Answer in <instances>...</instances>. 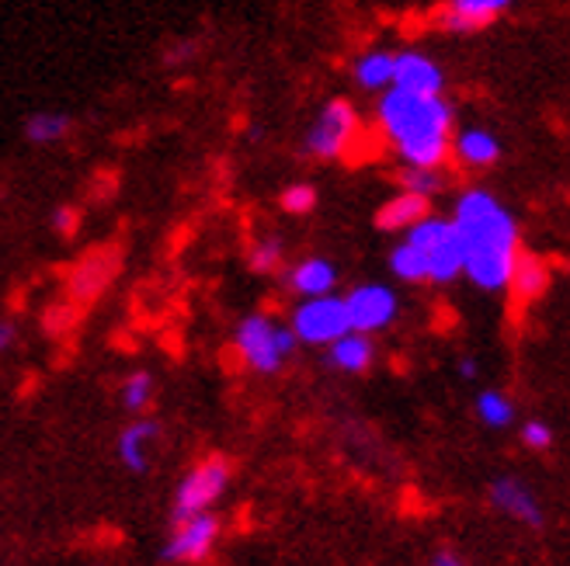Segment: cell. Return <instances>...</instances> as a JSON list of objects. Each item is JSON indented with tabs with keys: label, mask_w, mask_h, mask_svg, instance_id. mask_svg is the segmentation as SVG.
Instances as JSON below:
<instances>
[{
	"label": "cell",
	"mask_w": 570,
	"mask_h": 566,
	"mask_svg": "<svg viewBox=\"0 0 570 566\" xmlns=\"http://www.w3.org/2000/svg\"><path fill=\"white\" fill-rule=\"evenodd\" d=\"M452 226L463 240V275L480 292H504L522 254L519 222L488 188H466L452 206Z\"/></svg>",
	"instance_id": "6da1fadb"
},
{
	"label": "cell",
	"mask_w": 570,
	"mask_h": 566,
	"mask_svg": "<svg viewBox=\"0 0 570 566\" xmlns=\"http://www.w3.org/2000/svg\"><path fill=\"white\" fill-rule=\"evenodd\" d=\"M376 122L386 143L404 160V167H424V171H442L452 157L455 136V108L445 95L421 98L407 91H383L376 105Z\"/></svg>",
	"instance_id": "7a4b0ae2"
},
{
	"label": "cell",
	"mask_w": 570,
	"mask_h": 566,
	"mask_svg": "<svg viewBox=\"0 0 570 566\" xmlns=\"http://www.w3.org/2000/svg\"><path fill=\"white\" fill-rule=\"evenodd\" d=\"M296 334L289 330V324H275L268 314H250L237 324L234 334V348L237 358L247 365L250 373L262 376H275L282 373V365L293 358L296 351Z\"/></svg>",
	"instance_id": "3957f363"
},
{
	"label": "cell",
	"mask_w": 570,
	"mask_h": 566,
	"mask_svg": "<svg viewBox=\"0 0 570 566\" xmlns=\"http://www.w3.org/2000/svg\"><path fill=\"white\" fill-rule=\"evenodd\" d=\"M404 240L421 250V258L428 265V286H452V281L463 275L466 250H463L460 234H455L452 219L428 216L414 230L404 234Z\"/></svg>",
	"instance_id": "277c9868"
},
{
	"label": "cell",
	"mask_w": 570,
	"mask_h": 566,
	"mask_svg": "<svg viewBox=\"0 0 570 566\" xmlns=\"http://www.w3.org/2000/svg\"><path fill=\"white\" fill-rule=\"evenodd\" d=\"M230 459L226 456H206L203 463H195L175 490V507H170V525L209 515V507L226 494L230 487Z\"/></svg>",
	"instance_id": "5b68a950"
},
{
	"label": "cell",
	"mask_w": 570,
	"mask_h": 566,
	"mask_svg": "<svg viewBox=\"0 0 570 566\" xmlns=\"http://www.w3.org/2000/svg\"><path fill=\"white\" fill-rule=\"evenodd\" d=\"M358 136H362L358 111L352 108V101L334 98L321 108V116L313 119V126L306 129L303 150L317 160H341V157L352 153Z\"/></svg>",
	"instance_id": "8992f818"
},
{
	"label": "cell",
	"mask_w": 570,
	"mask_h": 566,
	"mask_svg": "<svg viewBox=\"0 0 570 566\" xmlns=\"http://www.w3.org/2000/svg\"><path fill=\"white\" fill-rule=\"evenodd\" d=\"M289 330L296 334L299 345H317V348H331L334 341H341L352 324H348V309H345V296H317V299H303L293 309Z\"/></svg>",
	"instance_id": "52a82bcc"
},
{
	"label": "cell",
	"mask_w": 570,
	"mask_h": 566,
	"mask_svg": "<svg viewBox=\"0 0 570 566\" xmlns=\"http://www.w3.org/2000/svg\"><path fill=\"white\" fill-rule=\"evenodd\" d=\"M345 309H348L352 330L373 337L396 320V314H401V299H396V292L390 286H383V281H365V286H355L345 296Z\"/></svg>",
	"instance_id": "ba28073f"
},
{
	"label": "cell",
	"mask_w": 570,
	"mask_h": 566,
	"mask_svg": "<svg viewBox=\"0 0 570 566\" xmlns=\"http://www.w3.org/2000/svg\"><path fill=\"white\" fill-rule=\"evenodd\" d=\"M488 500L498 507V512L511 522H519L525 528H543L547 525V512L539 504L535 490L519 476H498L488 487Z\"/></svg>",
	"instance_id": "9c48e42d"
},
{
	"label": "cell",
	"mask_w": 570,
	"mask_h": 566,
	"mask_svg": "<svg viewBox=\"0 0 570 566\" xmlns=\"http://www.w3.org/2000/svg\"><path fill=\"white\" fill-rule=\"evenodd\" d=\"M515 0H445L435 14V24L449 36H473L491 28Z\"/></svg>",
	"instance_id": "30bf717a"
},
{
	"label": "cell",
	"mask_w": 570,
	"mask_h": 566,
	"mask_svg": "<svg viewBox=\"0 0 570 566\" xmlns=\"http://www.w3.org/2000/svg\"><path fill=\"white\" fill-rule=\"evenodd\" d=\"M219 539V518L198 515L188 522H178L170 528V539L164 546V559L170 563H203Z\"/></svg>",
	"instance_id": "8fae6325"
},
{
	"label": "cell",
	"mask_w": 570,
	"mask_h": 566,
	"mask_svg": "<svg viewBox=\"0 0 570 566\" xmlns=\"http://www.w3.org/2000/svg\"><path fill=\"white\" fill-rule=\"evenodd\" d=\"M393 88L421 95V98H439L445 95V70L417 49L396 52V67H393Z\"/></svg>",
	"instance_id": "7c38bea8"
},
{
	"label": "cell",
	"mask_w": 570,
	"mask_h": 566,
	"mask_svg": "<svg viewBox=\"0 0 570 566\" xmlns=\"http://www.w3.org/2000/svg\"><path fill=\"white\" fill-rule=\"evenodd\" d=\"M501 153H504L501 139L483 126H463L452 136V157L463 167H470V171H488V167L501 160Z\"/></svg>",
	"instance_id": "4fadbf2b"
},
{
	"label": "cell",
	"mask_w": 570,
	"mask_h": 566,
	"mask_svg": "<svg viewBox=\"0 0 570 566\" xmlns=\"http://www.w3.org/2000/svg\"><path fill=\"white\" fill-rule=\"evenodd\" d=\"M432 216V202L421 195H411V191H396L393 198L380 206L376 212V226L383 234H407L421 219Z\"/></svg>",
	"instance_id": "5bb4252c"
},
{
	"label": "cell",
	"mask_w": 570,
	"mask_h": 566,
	"mask_svg": "<svg viewBox=\"0 0 570 566\" xmlns=\"http://www.w3.org/2000/svg\"><path fill=\"white\" fill-rule=\"evenodd\" d=\"M116 271H119V261H116V254H111V250L91 254V258H83V261L73 268V275H70V296L80 299V302L95 299V296L108 286L111 275H116Z\"/></svg>",
	"instance_id": "9a60e30c"
},
{
	"label": "cell",
	"mask_w": 570,
	"mask_h": 566,
	"mask_svg": "<svg viewBox=\"0 0 570 566\" xmlns=\"http://www.w3.org/2000/svg\"><path fill=\"white\" fill-rule=\"evenodd\" d=\"M289 281V289L299 296V299H317V296H334V286H337V268L327 261V258H303L299 265L289 268L285 275Z\"/></svg>",
	"instance_id": "2e32d148"
},
{
	"label": "cell",
	"mask_w": 570,
	"mask_h": 566,
	"mask_svg": "<svg viewBox=\"0 0 570 566\" xmlns=\"http://www.w3.org/2000/svg\"><path fill=\"white\" fill-rule=\"evenodd\" d=\"M327 361L334 365L337 373H348V376H362L373 369V361H376V345H373V337H365V334H355L348 330L341 341H334L327 348Z\"/></svg>",
	"instance_id": "e0dca14e"
},
{
	"label": "cell",
	"mask_w": 570,
	"mask_h": 566,
	"mask_svg": "<svg viewBox=\"0 0 570 566\" xmlns=\"http://www.w3.org/2000/svg\"><path fill=\"white\" fill-rule=\"evenodd\" d=\"M550 281H553V275H550V265L543 258H535V254H519L508 289H511V296H515V302H532L550 289Z\"/></svg>",
	"instance_id": "ac0fdd59"
},
{
	"label": "cell",
	"mask_w": 570,
	"mask_h": 566,
	"mask_svg": "<svg viewBox=\"0 0 570 566\" xmlns=\"http://www.w3.org/2000/svg\"><path fill=\"white\" fill-rule=\"evenodd\" d=\"M157 420H150V417H139V420H132L129 428H122V435H119V459H122V466L129 469V473H147V466H150V441L157 438Z\"/></svg>",
	"instance_id": "d6986e66"
},
{
	"label": "cell",
	"mask_w": 570,
	"mask_h": 566,
	"mask_svg": "<svg viewBox=\"0 0 570 566\" xmlns=\"http://www.w3.org/2000/svg\"><path fill=\"white\" fill-rule=\"evenodd\" d=\"M393 67H396V52L390 49H373V52H362L355 67H352V77L362 91H373V95H383L393 88Z\"/></svg>",
	"instance_id": "ffe728a7"
},
{
	"label": "cell",
	"mask_w": 570,
	"mask_h": 566,
	"mask_svg": "<svg viewBox=\"0 0 570 566\" xmlns=\"http://www.w3.org/2000/svg\"><path fill=\"white\" fill-rule=\"evenodd\" d=\"M473 410H476V417H480L483 428H491V431H504V428H511V424L519 420L515 400H511V396H508L504 389H494V386H488V389H480V393H476Z\"/></svg>",
	"instance_id": "44dd1931"
},
{
	"label": "cell",
	"mask_w": 570,
	"mask_h": 566,
	"mask_svg": "<svg viewBox=\"0 0 570 566\" xmlns=\"http://www.w3.org/2000/svg\"><path fill=\"white\" fill-rule=\"evenodd\" d=\"M390 271L404 286H428V265L421 258V250L407 240H401L390 250Z\"/></svg>",
	"instance_id": "7402d4cb"
},
{
	"label": "cell",
	"mask_w": 570,
	"mask_h": 566,
	"mask_svg": "<svg viewBox=\"0 0 570 566\" xmlns=\"http://www.w3.org/2000/svg\"><path fill=\"white\" fill-rule=\"evenodd\" d=\"M70 119L60 116V111H39L24 122V139L28 143H39V147H49V143H60V139L70 132Z\"/></svg>",
	"instance_id": "603a6c76"
},
{
	"label": "cell",
	"mask_w": 570,
	"mask_h": 566,
	"mask_svg": "<svg viewBox=\"0 0 570 566\" xmlns=\"http://www.w3.org/2000/svg\"><path fill=\"white\" fill-rule=\"evenodd\" d=\"M396 181H401V191H411V195H421V198H432L445 188V175L442 171H424V167H404L401 175H396Z\"/></svg>",
	"instance_id": "cb8c5ba5"
},
{
	"label": "cell",
	"mask_w": 570,
	"mask_h": 566,
	"mask_svg": "<svg viewBox=\"0 0 570 566\" xmlns=\"http://www.w3.org/2000/svg\"><path fill=\"white\" fill-rule=\"evenodd\" d=\"M282 258H285V247L278 237H265V240H254L250 254H247V265L258 271V275H272L282 268Z\"/></svg>",
	"instance_id": "d4e9b609"
},
{
	"label": "cell",
	"mask_w": 570,
	"mask_h": 566,
	"mask_svg": "<svg viewBox=\"0 0 570 566\" xmlns=\"http://www.w3.org/2000/svg\"><path fill=\"white\" fill-rule=\"evenodd\" d=\"M150 400H154V379H150V373H132L122 383V407L129 414H142V410L150 407Z\"/></svg>",
	"instance_id": "484cf974"
},
{
	"label": "cell",
	"mask_w": 570,
	"mask_h": 566,
	"mask_svg": "<svg viewBox=\"0 0 570 566\" xmlns=\"http://www.w3.org/2000/svg\"><path fill=\"white\" fill-rule=\"evenodd\" d=\"M278 206L289 212V216H306V212H313L317 209V188L313 185H289L282 191V198H278Z\"/></svg>",
	"instance_id": "4316f807"
},
{
	"label": "cell",
	"mask_w": 570,
	"mask_h": 566,
	"mask_svg": "<svg viewBox=\"0 0 570 566\" xmlns=\"http://www.w3.org/2000/svg\"><path fill=\"white\" fill-rule=\"evenodd\" d=\"M519 435H522V445L529 448V451H547V448H553V428L547 420H525L522 428H519Z\"/></svg>",
	"instance_id": "83f0119b"
},
{
	"label": "cell",
	"mask_w": 570,
	"mask_h": 566,
	"mask_svg": "<svg viewBox=\"0 0 570 566\" xmlns=\"http://www.w3.org/2000/svg\"><path fill=\"white\" fill-rule=\"evenodd\" d=\"M52 226H56V234L73 237L77 226H80V212L73 206H60V209H56V216H52Z\"/></svg>",
	"instance_id": "f1b7e54d"
},
{
	"label": "cell",
	"mask_w": 570,
	"mask_h": 566,
	"mask_svg": "<svg viewBox=\"0 0 570 566\" xmlns=\"http://www.w3.org/2000/svg\"><path fill=\"white\" fill-rule=\"evenodd\" d=\"M455 373H460L463 379H476V376H480V361H476V355H463L460 361H455Z\"/></svg>",
	"instance_id": "f546056e"
},
{
	"label": "cell",
	"mask_w": 570,
	"mask_h": 566,
	"mask_svg": "<svg viewBox=\"0 0 570 566\" xmlns=\"http://www.w3.org/2000/svg\"><path fill=\"white\" fill-rule=\"evenodd\" d=\"M428 566H466V563H463V556H455L452 549H439Z\"/></svg>",
	"instance_id": "4dcf8cb0"
},
{
	"label": "cell",
	"mask_w": 570,
	"mask_h": 566,
	"mask_svg": "<svg viewBox=\"0 0 570 566\" xmlns=\"http://www.w3.org/2000/svg\"><path fill=\"white\" fill-rule=\"evenodd\" d=\"M14 337H18L14 324H8V320H0V351H8V348L14 345Z\"/></svg>",
	"instance_id": "1f68e13d"
}]
</instances>
